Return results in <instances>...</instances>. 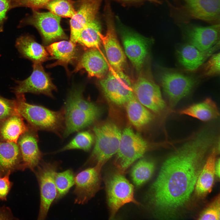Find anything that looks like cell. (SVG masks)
I'll use <instances>...</instances> for the list:
<instances>
[{
	"label": "cell",
	"mask_w": 220,
	"mask_h": 220,
	"mask_svg": "<svg viewBox=\"0 0 220 220\" xmlns=\"http://www.w3.org/2000/svg\"><path fill=\"white\" fill-rule=\"evenodd\" d=\"M94 136L88 130L78 133L67 145L57 151L58 152L67 150L79 149L89 151L94 141Z\"/></svg>",
	"instance_id": "4dcf8cb0"
},
{
	"label": "cell",
	"mask_w": 220,
	"mask_h": 220,
	"mask_svg": "<svg viewBox=\"0 0 220 220\" xmlns=\"http://www.w3.org/2000/svg\"><path fill=\"white\" fill-rule=\"evenodd\" d=\"M118 171L109 176L105 182L108 204L110 218H114L119 209L127 203H139L134 196L133 185Z\"/></svg>",
	"instance_id": "52a82bcc"
},
{
	"label": "cell",
	"mask_w": 220,
	"mask_h": 220,
	"mask_svg": "<svg viewBox=\"0 0 220 220\" xmlns=\"http://www.w3.org/2000/svg\"><path fill=\"white\" fill-rule=\"evenodd\" d=\"M29 125L28 129L20 136L17 143L22 158V171L29 169L34 172L42 161L43 154L38 145L37 130Z\"/></svg>",
	"instance_id": "2e32d148"
},
{
	"label": "cell",
	"mask_w": 220,
	"mask_h": 220,
	"mask_svg": "<svg viewBox=\"0 0 220 220\" xmlns=\"http://www.w3.org/2000/svg\"><path fill=\"white\" fill-rule=\"evenodd\" d=\"M126 104L128 118L135 127L141 128L151 122L153 117L152 113L138 101L135 95Z\"/></svg>",
	"instance_id": "83f0119b"
},
{
	"label": "cell",
	"mask_w": 220,
	"mask_h": 220,
	"mask_svg": "<svg viewBox=\"0 0 220 220\" xmlns=\"http://www.w3.org/2000/svg\"><path fill=\"white\" fill-rule=\"evenodd\" d=\"M106 16L107 31L105 35L100 34L108 62L112 69L123 71L126 63V55L120 46L116 35L111 13Z\"/></svg>",
	"instance_id": "9a60e30c"
},
{
	"label": "cell",
	"mask_w": 220,
	"mask_h": 220,
	"mask_svg": "<svg viewBox=\"0 0 220 220\" xmlns=\"http://www.w3.org/2000/svg\"><path fill=\"white\" fill-rule=\"evenodd\" d=\"M218 149L213 148L199 175L195 188L199 196H205L211 190L215 175V165Z\"/></svg>",
	"instance_id": "603a6c76"
},
{
	"label": "cell",
	"mask_w": 220,
	"mask_h": 220,
	"mask_svg": "<svg viewBox=\"0 0 220 220\" xmlns=\"http://www.w3.org/2000/svg\"><path fill=\"white\" fill-rule=\"evenodd\" d=\"M63 110L64 137L91 125L98 118L101 112L97 105L84 97L81 89L71 91Z\"/></svg>",
	"instance_id": "7a4b0ae2"
},
{
	"label": "cell",
	"mask_w": 220,
	"mask_h": 220,
	"mask_svg": "<svg viewBox=\"0 0 220 220\" xmlns=\"http://www.w3.org/2000/svg\"><path fill=\"white\" fill-rule=\"evenodd\" d=\"M122 0L127 1H130V0ZM148 0V1H150V2H155L156 3H159V4L161 2H160V0Z\"/></svg>",
	"instance_id": "b9f144b4"
},
{
	"label": "cell",
	"mask_w": 220,
	"mask_h": 220,
	"mask_svg": "<svg viewBox=\"0 0 220 220\" xmlns=\"http://www.w3.org/2000/svg\"><path fill=\"white\" fill-rule=\"evenodd\" d=\"M220 218V198L218 196L201 214L198 219L219 220Z\"/></svg>",
	"instance_id": "d590c367"
},
{
	"label": "cell",
	"mask_w": 220,
	"mask_h": 220,
	"mask_svg": "<svg viewBox=\"0 0 220 220\" xmlns=\"http://www.w3.org/2000/svg\"><path fill=\"white\" fill-rule=\"evenodd\" d=\"M46 50L56 61L50 66L61 65L67 68L68 64L77 58L76 44L72 42L61 41L54 42L49 45Z\"/></svg>",
	"instance_id": "484cf974"
},
{
	"label": "cell",
	"mask_w": 220,
	"mask_h": 220,
	"mask_svg": "<svg viewBox=\"0 0 220 220\" xmlns=\"http://www.w3.org/2000/svg\"><path fill=\"white\" fill-rule=\"evenodd\" d=\"M220 42L210 49L201 51L189 43L184 44L177 50L178 61L185 71L196 72L218 50Z\"/></svg>",
	"instance_id": "e0dca14e"
},
{
	"label": "cell",
	"mask_w": 220,
	"mask_h": 220,
	"mask_svg": "<svg viewBox=\"0 0 220 220\" xmlns=\"http://www.w3.org/2000/svg\"><path fill=\"white\" fill-rule=\"evenodd\" d=\"M154 164L151 161L142 159L133 167L131 176L134 184L139 186L148 181L152 177L154 169Z\"/></svg>",
	"instance_id": "f546056e"
},
{
	"label": "cell",
	"mask_w": 220,
	"mask_h": 220,
	"mask_svg": "<svg viewBox=\"0 0 220 220\" xmlns=\"http://www.w3.org/2000/svg\"><path fill=\"white\" fill-rule=\"evenodd\" d=\"M220 159L219 158L216 160L215 165V175L218 178L220 177Z\"/></svg>",
	"instance_id": "60d3db41"
},
{
	"label": "cell",
	"mask_w": 220,
	"mask_h": 220,
	"mask_svg": "<svg viewBox=\"0 0 220 220\" xmlns=\"http://www.w3.org/2000/svg\"><path fill=\"white\" fill-rule=\"evenodd\" d=\"M60 17L50 12H40L34 10L29 22L41 33L44 40L49 42L64 38L65 34L60 25Z\"/></svg>",
	"instance_id": "d6986e66"
},
{
	"label": "cell",
	"mask_w": 220,
	"mask_h": 220,
	"mask_svg": "<svg viewBox=\"0 0 220 220\" xmlns=\"http://www.w3.org/2000/svg\"><path fill=\"white\" fill-rule=\"evenodd\" d=\"M16 46L23 57L33 63H42L48 58L46 50L29 36H22L18 38Z\"/></svg>",
	"instance_id": "cb8c5ba5"
},
{
	"label": "cell",
	"mask_w": 220,
	"mask_h": 220,
	"mask_svg": "<svg viewBox=\"0 0 220 220\" xmlns=\"http://www.w3.org/2000/svg\"><path fill=\"white\" fill-rule=\"evenodd\" d=\"M121 37L126 55L134 68L139 71L148 54L151 39L125 30L122 31Z\"/></svg>",
	"instance_id": "5bb4252c"
},
{
	"label": "cell",
	"mask_w": 220,
	"mask_h": 220,
	"mask_svg": "<svg viewBox=\"0 0 220 220\" xmlns=\"http://www.w3.org/2000/svg\"><path fill=\"white\" fill-rule=\"evenodd\" d=\"M10 174L0 177V200L6 201L13 185L9 179Z\"/></svg>",
	"instance_id": "74e56055"
},
{
	"label": "cell",
	"mask_w": 220,
	"mask_h": 220,
	"mask_svg": "<svg viewBox=\"0 0 220 220\" xmlns=\"http://www.w3.org/2000/svg\"><path fill=\"white\" fill-rule=\"evenodd\" d=\"M75 178L73 171L70 169L56 173L54 179L57 190L56 200L61 198L67 193L75 184Z\"/></svg>",
	"instance_id": "1f68e13d"
},
{
	"label": "cell",
	"mask_w": 220,
	"mask_h": 220,
	"mask_svg": "<svg viewBox=\"0 0 220 220\" xmlns=\"http://www.w3.org/2000/svg\"><path fill=\"white\" fill-rule=\"evenodd\" d=\"M11 0H0V32L3 31V25L6 14L10 8Z\"/></svg>",
	"instance_id": "f35d334b"
},
{
	"label": "cell",
	"mask_w": 220,
	"mask_h": 220,
	"mask_svg": "<svg viewBox=\"0 0 220 220\" xmlns=\"http://www.w3.org/2000/svg\"><path fill=\"white\" fill-rule=\"evenodd\" d=\"M15 219L17 218L13 216L9 208L5 206L0 207V220Z\"/></svg>",
	"instance_id": "ab89813d"
},
{
	"label": "cell",
	"mask_w": 220,
	"mask_h": 220,
	"mask_svg": "<svg viewBox=\"0 0 220 220\" xmlns=\"http://www.w3.org/2000/svg\"><path fill=\"white\" fill-rule=\"evenodd\" d=\"M134 93L138 101L145 107L159 113L166 106L160 86L149 76L141 75L133 86Z\"/></svg>",
	"instance_id": "8fae6325"
},
{
	"label": "cell",
	"mask_w": 220,
	"mask_h": 220,
	"mask_svg": "<svg viewBox=\"0 0 220 220\" xmlns=\"http://www.w3.org/2000/svg\"><path fill=\"white\" fill-rule=\"evenodd\" d=\"M22 158L17 143L0 140V177L22 171Z\"/></svg>",
	"instance_id": "7402d4cb"
},
{
	"label": "cell",
	"mask_w": 220,
	"mask_h": 220,
	"mask_svg": "<svg viewBox=\"0 0 220 220\" xmlns=\"http://www.w3.org/2000/svg\"><path fill=\"white\" fill-rule=\"evenodd\" d=\"M84 69L90 77L101 79L108 72V66L98 48H90L81 56L73 72Z\"/></svg>",
	"instance_id": "44dd1931"
},
{
	"label": "cell",
	"mask_w": 220,
	"mask_h": 220,
	"mask_svg": "<svg viewBox=\"0 0 220 220\" xmlns=\"http://www.w3.org/2000/svg\"><path fill=\"white\" fill-rule=\"evenodd\" d=\"M147 142L130 127L125 128L121 137L115 162L118 171L123 174L134 161L147 151Z\"/></svg>",
	"instance_id": "8992f818"
},
{
	"label": "cell",
	"mask_w": 220,
	"mask_h": 220,
	"mask_svg": "<svg viewBox=\"0 0 220 220\" xmlns=\"http://www.w3.org/2000/svg\"><path fill=\"white\" fill-rule=\"evenodd\" d=\"M52 0H11L10 7L19 6L30 8L34 10L42 8Z\"/></svg>",
	"instance_id": "8d00e7d4"
},
{
	"label": "cell",
	"mask_w": 220,
	"mask_h": 220,
	"mask_svg": "<svg viewBox=\"0 0 220 220\" xmlns=\"http://www.w3.org/2000/svg\"><path fill=\"white\" fill-rule=\"evenodd\" d=\"M20 114L16 99L10 100L0 95V121L14 114Z\"/></svg>",
	"instance_id": "e575fe53"
},
{
	"label": "cell",
	"mask_w": 220,
	"mask_h": 220,
	"mask_svg": "<svg viewBox=\"0 0 220 220\" xmlns=\"http://www.w3.org/2000/svg\"><path fill=\"white\" fill-rule=\"evenodd\" d=\"M177 10L186 20L197 19L213 24L220 21V0H183Z\"/></svg>",
	"instance_id": "30bf717a"
},
{
	"label": "cell",
	"mask_w": 220,
	"mask_h": 220,
	"mask_svg": "<svg viewBox=\"0 0 220 220\" xmlns=\"http://www.w3.org/2000/svg\"><path fill=\"white\" fill-rule=\"evenodd\" d=\"M32 67L31 75L24 80L16 81L17 85L13 89L12 92L16 95L31 93L52 97V92L56 88L41 63H33Z\"/></svg>",
	"instance_id": "4fadbf2b"
},
{
	"label": "cell",
	"mask_w": 220,
	"mask_h": 220,
	"mask_svg": "<svg viewBox=\"0 0 220 220\" xmlns=\"http://www.w3.org/2000/svg\"><path fill=\"white\" fill-rule=\"evenodd\" d=\"M215 141L212 132L202 130L164 161L150 193V202L159 215L173 217L187 203Z\"/></svg>",
	"instance_id": "6da1fadb"
},
{
	"label": "cell",
	"mask_w": 220,
	"mask_h": 220,
	"mask_svg": "<svg viewBox=\"0 0 220 220\" xmlns=\"http://www.w3.org/2000/svg\"><path fill=\"white\" fill-rule=\"evenodd\" d=\"M20 114L12 115L0 121V140L17 143L20 136L28 129Z\"/></svg>",
	"instance_id": "d4e9b609"
},
{
	"label": "cell",
	"mask_w": 220,
	"mask_h": 220,
	"mask_svg": "<svg viewBox=\"0 0 220 220\" xmlns=\"http://www.w3.org/2000/svg\"><path fill=\"white\" fill-rule=\"evenodd\" d=\"M16 95L18 112L29 125L37 130L50 131L59 135L64 130V116L63 109L53 111L41 105L28 103L24 94Z\"/></svg>",
	"instance_id": "3957f363"
},
{
	"label": "cell",
	"mask_w": 220,
	"mask_h": 220,
	"mask_svg": "<svg viewBox=\"0 0 220 220\" xmlns=\"http://www.w3.org/2000/svg\"><path fill=\"white\" fill-rule=\"evenodd\" d=\"M179 113L204 121L214 119L219 115L216 105L210 98L181 110Z\"/></svg>",
	"instance_id": "4316f807"
},
{
	"label": "cell",
	"mask_w": 220,
	"mask_h": 220,
	"mask_svg": "<svg viewBox=\"0 0 220 220\" xmlns=\"http://www.w3.org/2000/svg\"><path fill=\"white\" fill-rule=\"evenodd\" d=\"M102 0H81L79 8L71 18L70 41L77 43L80 33L89 24L95 20Z\"/></svg>",
	"instance_id": "ac0fdd59"
},
{
	"label": "cell",
	"mask_w": 220,
	"mask_h": 220,
	"mask_svg": "<svg viewBox=\"0 0 220 220\" xmlns=\"http://www.w3.org/2000/svg\"><path fill=\"white\" fill-rule=\"evenodd\" d=\"M100 84L106 97L116 105L126 104L134 96L133 85L123 71L110 70L101 79Z\"/></svg>",
	"instance_id": "9c48e42d"
},
{
	"label": "cell",
	"mask_w": 220,
	"mask_h": 220,
	"mask_svg": "<svg viewBox=\"0 0 220 220\" xmlns=\"http://www.w3.org/2000/svg\"><path fill=\"white\" fill-rule=\"evenodd\" d=\"M101 30L100 24L95 19L83 29L77 42L88 48H98L101 43Z\"/></svg>",
	"instance_id": "f1b7e54d"
},
{
	"label": "cell",
	"mask_w": 220,
	"mask_h": 220,
	"mask_svg": "<svg viewBox=\"0 0 220 220\" xmlns=\"http://www.w3.org/2000/svg\"><path fill=\"white\" fill-rule=\"evenodd\" d=\"M102 166L97 164L78 173L75 178V203L83 204L93 198L100 188Z\"/></svg>",
	"instance_id": "7c38bea8"
},
{
	"label": "cell",
	"mask_w": 220,
	"mask_h": 220,
	"mask_svg": "<svg viewBox=\"0 0 220 220\" xmlns=\"http://www.w3.org/2000/svg\"><path fill=\"white\" fill-rule=\"evenodd\" d=\"M220 53L213 54L201 67L200 76L209 77L220 74Z\"/></svg>",
	"instance_id": "836d02e7"
},
{
	"label": "cell",
	"mask_w": 220,
	"mask_h": 220,
	"mask_svg": "<svg viewBox=\"0 0 220 220\" xmlns=\"http://www.w3.org/2000/svg\"><path fill=\"white\" fill-rule=\"evenodd\" d=\"M57 167L56 162L41 161L34 171L38 183L40 192L38 220L46 218L51 205L56 199L57 190L54 177Z\"/></svg>",
	"instance_id": "ba28073f"
},
{
	"label": "cell",
	"mask_w": 220,
	"mask_h": 220,
	"mask_svg": "<svg viewBox=\"0 0 220 220\" xmlns=\"http://www.w3.org/2000/svg\"><path fill=\"white\" fill-rule=\"evenodd\" d=\"M46 6L51 13L60 17L71 18L76 13L70 0H52Z\"/></svg>",
	"instance_id": "d6a6232c"
},
{
	"label": "cell",
	"mask_w": 220,
	"mask_h": 220,
	"mask_svg": "<svg viewBox=\"0 0 220 220\" xmlns=\"http://www.w3.org/2000/svg\"><path fill=\"white\" fill-rule=\"evenodd\" d=\"M95 144L86 164L103 165L118 150L122 133L115 124L107 122L93 129Z\"/></svg>",
	"instance_id": "277c9868"
},
{
	"label": "cell",
	"mask_w": 220,
	"mask_h": 220,
	"mask_svg": "<svg viewBox=\"0 0 220 220\" xmlns=\"http://www.w3.org/2000/svg\"><path fill=\"white\" fill-rule=\"evenodd\" d=\"M159 79L163 91L172 107L189 94L199 80L193 75L164 68L160 70Z\"/></svg>",
	"instance_id": "5b68a950"
},
{
	"label": "cell",
	"mask_w": 220,
	"mask_h": 220,
	"mask_svg": "<svg viewBox=\"0 0 220 220\" xmlns=\"http://www.w3.org/2000/svg\"><path fill=\"white\" fill-rule=\"evenodd\" d=\"M219 23L207 27H190L185 32L188 43L201 51L207 50L219 42Z\"/></svg>",
	"instance_id": "ffe728a7"
}]
</instances>
